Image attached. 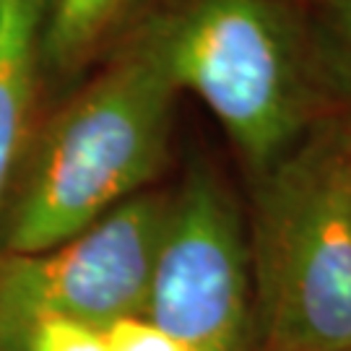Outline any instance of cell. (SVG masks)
<instances>
[{"label": "cell", "mask_w": 351, "mask_h": 351, "mask_svg": "<svg viewBox=\"0 0 351 351\" xmlns=\"http://www.w3.org/2000/svg\"><path fill=\"white\" fill-rule=\"evenodd\" d=\"M177 86L149 24L34 130L13 177L0 252H39L141 195L167 159Z\"/></svg>", "instance_id": "cell-1"}, {"label": "cell", "mask_w": 351, "mask_h": 351, "mask_svg": "<svg viewBox=\"0 0 351 351\" xmlns=\"http://www.w3.org/2000/svg\"><path fill=\"white\" fill-rule=\"evenodd\" d=\"M351 133L328 128L258 175L252 326L261 351H351Z\"/></svg>", "instance_id": "cell-2"}, {"label": "cell", "mask_w": 351, "mask_h": 351, "mask_svg": "<svg viewBox=\"0 0 351 351\" xmlns=\"http://www.w3.org/2000/svg\"><path fill=\"white\" fill-rule=\"evenodd\" d=\"M156 24L177 91L188 88L211 110L255 175L297 146L307 63L274 0H190Z\"/></svg>", "instance_id": "cell-3"}, {"label": "cell", "mask_w": 351, "mask_h": 351, "mask_svg": "<svg viewBox=\"0 0 351 351\" xmlns=\"http://www.w3.org/2000/svg\"><path fill=\"white\" fill-rule=\"evenodd\" d=\"M169 193L143 190L39 252H0V351H21L39 317L104 330L146 310Z\"/></svg>", "instance_id": "cell-4"}, {"label": "cell", "mask_w": 351, "mask_h": 351, "mask_svg": "<svg viewBox=\"0 0 351 351\" xmlns=\"http://www.w3.org/2000/svg\"><path fill=\"white\" fill-rule=\"evenodd\" d=\"M250 247L229 190L195 169L169 195L143 317L195 351H247Z\"/></svg>", "instance_id": "cell-5"}, {"label": "cell", "mask_w": 351, "mask_h": 351, "mask_svg": "<svg viewBox=\"0 0 351 351\" xmlns=\"http://www.w3.org/2000/svg\"><path fill=\"white\" fill-rule=\"evenodd\" d=\"M47 13L50 0H0V229L13 177L34 136Z\"/></svg>", "instance_id": "cell-6"}, {"label": "cell", "mask_w": 351, "mask_h": 351, "mask_svg": "<svg viewBox=\"0 0 351 351\" xmlns=\"http://www.w3.org/2000/svg\"><path fill=\"white\" fill-rule=\"evenodd\" d=\"M133 0H50L42 60L58 71H75L120 26Z\"/></svg>", "instance_id": "cell-7"}, {"label": "cell", "mask_w": 351, "mask_h": 351, "mask_svg": "<svg viewBox=\"0 0 351 351\" xmlns=\"http://www.w3.org/2000/svg\"><path fill=\"white\" fill-rule=\"evenodd\" d=\"M313 45L317 68L351 99V0H323Z\"/></svg>", "instance_id": "cell-8"}, {"label": "cell", "mask_w": 351, "mask_h": 351, "mask_svg": "<svg viewBox=\"0 0 351 351\" xmlns=\"http://www.w3.org/2000/svg\"><path fill=\"white\" fill-rule=\"evenodd\" d=\"M21 351H110L104 330L65 317H39L26 330Z\"/></svg>", "instance_id": "cell-9"}, {"label": "cell", "mask_w": 351, "mask_h": 351, "mask_svg": "<svg viewBox=\"0 0 351 351\" xmlns=\"http://www.w3.org/2000/svg\"><path fill=\"white\" fill-rule=\"evenodd\" d=\"M104 341L110 351H195L169 330L151 323L149 317H123L104 328Z\"/></svg>", "instance_id": "cell-10"}, {"label": "cell", "mask_w": 351, "mask_h": 351, "mask_svg": "<svg viewBox=\"0 0 351 351\" xmlns=\"http://www.w3.org/2000/svg\"><path fill=\"white\" fill-rule=\"evenodd\" d=\"M349 203H351V185H349Z\"/></svg>", "instance_id": "cell-11"}]
</instances>
